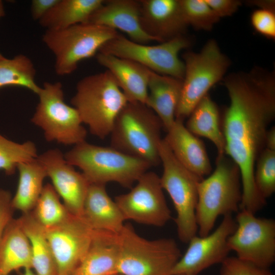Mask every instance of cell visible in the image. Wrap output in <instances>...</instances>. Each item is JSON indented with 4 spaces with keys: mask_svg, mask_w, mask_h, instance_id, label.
I'll list each match as a JSON object with an SVG mask.
<instances>
[{
    "mask_svg": "<svg viewBox=\"0 0 275 275\" xmlns=\"http://www.w3.org/2000/svg\"><path fill=\"white\" fill-rule=\"evenodd\" d=\"M223 80L230 100L221 120L225 153L240 171V210L256 214L266 204L256 190L254 170L275 118V72L256 66L230 73Z\"/></svg>",
    "mask_w": 275,
    "mask_h": 275,
    "instance_id": "1",
    "label": "cell"
},
{
    "mask_svg": "<svg viewBox=\"0 0 275 275\" xmlns=\"http://www.w3.org/2000/svg\"><path fill=\"white\" fill-rule=\"evenodd\" d=\"M196 215L200 236L209 234L220 216L240 210L242 185L239 169L226 154L217 155L215 168L198 187Z\"/></svg>",
    "mask_w": 275,
    "mask_h": 275,
    "instance_id": "2",
    "label": "cell"
},
{
    "mask_svg": "<svg viewBox=\"0 0 275 275\" xmlns=\"http://www.w3.org/2000/svg\"><path fill=\"white\" fill-rule=\"evenodd\" d=\"M128 102L115 79L107 70L85 76L77 84L71 103L91 133L104 139Z\"/></svg>",
    "mask_w": 275,
    "mask_h": 275,
    "instance_id": "3",
    "label": "cell"
},
{
    "mask_svg": "<svg viewBox=\"0 0 275 275\" xmlns=\"http://www.w3.org/2000/svg\"><path fill=\"white\" fill-rule=\"evenodd\" d=\"M64 156L69 164L81 170L90 184L116 182L131 188L151 167L147 162L111 146L94 145L86 141L74 146Z\"/></svg>",
    "mask_w": 275,
    "mask_h": 275,
    "instance_id": "4",
    "label": "cell"
},
{
    "mask_svg": "<svg viewBox=\"0 0 275 275\" xmlns=\"http://www.w3.org/2000/svg\"><path fill=\"white\" fill-rule=\"evenodd\" d=\"M162 124L145 103L128 102L117 116L111 132V147L151 167L160 163L159 147Z\"/></svg>",
    "mask_w": 275,
    "mask_h": 275,
    "instance_id": "5",
    "label": "cell"
},
{
    "mask_svg": "<svg viewBox=\"0 0 275 275\" xmlns=\"http://www.w3.org/2000/svg\"><path fill=\"white\" fill-rule=\"evenodd\" d=\"M119 275H171L181 253L172 238L149 240L125 224L118 233Z\"/></svg>",
    "mask_w": 275,
    "mask_h": 275,
    "instance_id": "6",
    "label": "cell"
},
{
    "mask_svg": "<svg viewBox=\"0 0 275 275\" xmlns=\"http://www.w3.org/2000/svg\"><path fill=\"white\" fill-rule=\"evenodd\" d=\"M182 61L184 74L175 117L183 121L209 90L223 79L231 62L213 39L199 52H185Z\"/></svg>",
    "mask_w": 275,
    "mask_h": 275,
    "instance_id": "7",
    "label": "cell"
},
{
    "mask_svg": "<svg viewBox=\"0 0 275 275\" xmlns=\"http://www.w3.org/2000/svg\"><path fill=\"white\" fill-rule=\"evenodd\" d=\"M119 34L110 28L83 23L47 30L42 40L55 57L56 73L64 76L73 73L80 61L96 54L103 45Z\"/></svg>",
    "mask_w": 275,
    "mask_h": 275,
    "instance_id": "8",
    "label": "cell"
},
{
    "mask_svg": "<svg viewBox=\"0 0 275 275\" xmlns=\"http://www.w3.org/2000/svg\"><path fill=\"white\" fill-rule=\"evenodd\" d=\"M159 153L163 168L160 183L170 196L176 212L175 222L178 237L182 242L188 243L198 232L196 215L198 187L203 178L183 167L163 139Z\"/></svg>",
    "mask_w": 275,
    "mask_h": 275,
    "instance_id": "9",
    "label": "cell"
},
{
    "mask_svg": "<svg viewBox=\"0 0 275 275\" xmlns=\"http://www.w3.org/2000/svg\"><path fill=\"white\" fill-rule=\"evenodd\" d=\"M37 95L31 121L43 130L46 141L73 146L86 141L87 131L77 110L65 102L61 82H44Z\"/></svg>",
    "mask_w": 275,
    "mask_h": 275,
    "instance_id": "10",
    "label": "cell"
},
{
    "mask_svg": "<svg viewBox=\"0 0 275 275\" xmlns=\"http://www.w3.org/2000/svg\"><path fill=\"white\" fill-rule=\"evenodd\" d=\"M191 44V40L185 35L149 45L134 42L119 34L103 45L98 52L131 60L157 73L182 80L184 64L179 54Z\"/></svg>",
    "mask_w": 275,
    "mask_h": 275,
    "instance_id": "11",
    "label": "cell"
},
{
    "mask_svg": "<svg viewBox=\"0 0 275 275\" xmlns=\"http://www.w3.org/2000/svg\"><path fill=\"white\" fill-rule=\"evenodd\" d=\"M235 219L236 228L228 240L230 250L242 260L269 268L275 261L274 219L240 210Z\"/></svg>",
    "mask_w": 275,
    "mask_h": 275,
    "instance_id": "12",
    "label": "cell"
},
{
    "mask_svg": "<svg viewBox=\"0 0 275 275\" xmlns=\"http://www.w3.org/2000/svg\"><path fill=\"white\" fill-rule=\"evenodd\" d=\"M127 193L117 196L115 201L125 220L156 227L164 226L171 218L160 177L147 171Z\"/></svg>",
    "mask_w": 275,
    "mask_h": 275,
    "instance_id": "13",
    "label": "cell"
},
{
    "mask_svg": "<svg viewBox=\"0 0 275 275\" xmlns=\"http://www.w3.org/2000/svg\"><path fill=\"white\" fill-rule=\"evenodd\" d=\"M237 223L232 215L223 216L216 229L206 236L193 237L188 248L171 271V275H198L216 264L222 263L230 252L228 240Z\"/></svg>",
    "mask_w": 275,
    "mask_h": 275,
    "instance_id": "14",
    "label": "cell"
},
{
    "mask_svg": "<svg viewBox=\"0 0 275 275\" xmlns=\"http://www.w3.org/2000/svg\"><path fill=\"white\" fill-rule=\"evenodd\" d=\"M45 231L57 264L58 275H72L87 253L95 230L81 217L72 215L63 223L45 229Z\"/></svg>",
    "mask_w": 275,
    "mask_h": 275,
    "instance_id": "15",
    "label": "cell"
},
{
    "mask_svg": "<svg viewBox=\"0 0 275 275\" xmlns=\"http://www.w3.org/2000/svg\"><path fill=\"white\" fill-rule=\"evenodd\" d=\"M37 159L44 167L52 186L69 212L81 217L90 184L85 176L66 161L64 154L59 149H49L38 155Z\"/></svg>",
    "mask_w": 275,
    "mask_h": 275,
    "instance_id": "16",
    "label": "cell"
},
{
    "mask_svg": "<svg viewBox=\"0 0 275 275\" xmlns=\"http://www.w3.org/2000/svg\"><path fill=\"white\" fill-rule=\"evenodd\" d=\"M140 22L144 31L158 43L185 35L189 26L180 0H141Z\"/></svg>",
    "mask_w": 275,
    "mask_h": 275,
    "instance_id": "17",
    "label": "cell"
},
{
    "mask_svg": "<svg viewBox=\"0 0 275 275\" xmlns=\"http://www.w3.org/2000/svg\"><path fill=\"white\" fill-rule=\"evenodd\" d=\"M86 23L120 30L126 34L129 39L138 43L148 44L156 41L142 28L140 1H104Z\"/></svg>",
    "mask_w": 275,
    "mask_h": 275,
    "instance_id": "18",
    "label": "cell"
},
{
    "mask_svg": "<svg viewBox=\"0 0 275 275\" xmlns=\"http://www.w3.org/2000/svg\"><path fill=\"white\" fill-rule=\"evenodd\" d=\"M167 132L163 139L183 167L201 178L212 172L204 144L187 129L183 121L176 119Z\"/></svg>",
    "mask_w": 275,
    "mask_h": 275,
    "instance_id": "19",
    "label": "cell"
},
{
    "mask_svg": "<svg viewBox=\"0 0 275 275\" xmlns=\"http://www.w3.org/2000/svg\"><path fill=\"white\" fill-rule=\"evenodd\" d=\"M97 62L115 79L128 102L146 103L150 70L131 60L97 52Z\"/></svg>",
    "mask_w": 275,
    "mask_h": 275,
    "instance_id": "20",
    "label": "cell"
},
{
    "mask_svg": "<svg viewBox=\"0 0 275 275\" xmlns=\"http://www.w3.org/2000/svg\"><path fill=\"white\" fill-rule=\"evenodd\" d=\"M81 218L93 230L119 233L125 221L119 207L108 195L105 185L90 184Z\"/></svg>",
    "mask_w": 275,
    "mask_h": 275,
    "instance_id": "21",
    "label": "cell"
},
{
    "mask_svg": "<svg viewBox=\"0 0 275 275\" xmlns=\"http://www.w3.org/2000/svg\"><path fill=\"white\" fill-rule=\"evenodd\" d=\"M119 245L118 234L95 230L91 244L72 275H115Z\"/></svg>",
    "mask_w": 275,
    "mask_h": 275,
    "instance_id": "22",
    "label": "cell"
},
{
    "mask_svg": "<svg viewBox=\"0 0 275 275\" xmlns=\"http://www.w3.org/2000/svg\"><path fill=\"white\" fill-rule=\"evenodd\" d=\"M182 85V79L150 71L145 104L158 116L166 131L176 120Z\"/></svg>",
    "mask_w": 275,
    "mask_h": 275,
    "instance_id": "23",
    "label": "cell"
},
{
    "mask_svg": "<svg viewBox=\"0 0 275 275\" xmlns=\"http://www.w3.org/2000/svg\"><path fill=\"white\" fill-rule=\"evenodd\" d=\"M26 268H32L30 243L18 218H12L0 240V273Z\"/></svg>",
    "mask_w": 275,
    "mask_h": 275,
    "instance_id": "24",
    "label": "cell"
},
{
    "mask_svg": "<svg viewBox=\"0 0 275 275\" xmlns=\"http://www.w3.org/2000/svg\"><path fill=\"white\" fill-rule=\"evenodd\" d=\"M187 119L185 125L191 133L210 141L216 148L217 155L225 154L218 108L208 94L199 102Z\"/></svg>",
    "mask_w": 275,
    "mask_h": 275,
    "instance_id": "25",
    "label": "cell"
},
{
    "mask_svg": "<svg viewBox=\"0 0 275 275\" xmlns=\"http://www.w3.org/2000/svg\"><path fill=\"white\" fill-rule=\"evenodd\" d=\"M19 178L16 193L12 198L14 210L22 213L32 211L42 191L43 182L47 175L37 157L23 162L17 168Z\"/></svg>",
    "mask_w": 275,
    "mask_h": 275,
    "instance_id": "26",
    "label": "cell"
},
{
    "mask_svg": "<svg viewBox=\"0 0 275 275\" xmlns=\"http://www.w3.org/2000/svg\"><path fill=\"white\" fill-rule=\"evenodd\" d=\"M29 240L32 269L37 275H58L57 264L45 228L34 217L32 211L18 218Z\"/></svg>",
    "mask_w": 275,
    "mask_h": 275,
    "instance_id": "27",
    "label": "cell"
},
{
    "mask_svg": "<svg viewBox=\"0 0 275 275\" xmlns=\"http://www.w3.org/2000/svg\"><path fill=\"white\" fill-rule=\"evenodd\" d=\"M104 2L103 0H59L38 21L46 30L86 23Z\"/></svg>",
    "mask_w": 275,
    "mask_h": 275,
    "instance_id": "28",
    "label": "cell"
},
{
    "mask_svg": "<svg viewBox=\"0 0 275 275\" xmlns=\"http://www.w3.org/2000/svg\"><path fill=\"white\" fill-rule=\"evenodd\" d=\"M36 71L32 60L24 54L0 60V90L7 86L20 87L38 94L41 87L35 81Z\"/></svg>",
    "mask_w": 275,
    "mask_h": 275,
    "instance_id": "29",
    "label": "cell"
},
{
    "mask_svg": "<svg viewBox=\"0 0 275 275\" xmlns=\"http://www.w3.org/2000/svg\"><path fill=\"white\" fill-rule=\"evenodd\" d=\"M32 212L36 221L45 229L59 225L72 215L49 183L44 185Z\"/></svg>",
    "mask_w": 275,
    "mask_h": 275,
    "instance_id": "30",
    "label": "cell"
},
{
    "mask_svg": "<svg viewBox=\"0 0 275 275\" xmlns=\"http://www.w3.org/2000/svg\"><path fill=\"white\" fill-rule=\"evenodd\" d=\"M38 155L34 142L18 143L0 133V170L7 175H13L19 164L35 159Z\"/></svg>",
    "mask_w": 275,
    "mask_h": 275,
    "instance_id": "31",
    "label": "cell"
},
{
    "mask_svg": "<svg viewBox=\"0 0 275 275\" xmlns=\"http://www.w3.org/2000/svg\"><path fill=\"white\" fill-rule=\"evenodd\" d=\"M254 182L259 196L264 200L275 191V150L265 148L258 156L254 170Z\"/></svg>",
    "mask_w": 275,
    "mask_h": 275,
    "instance_id": "32",
    "label": "cell"
},
{
    "mask_svg": "<svg viewBox=\"0 0 275 275\" xmlns=\"http://www.w3.org/2000/svg\"><path fill=\"white\" fill-rule=\"evenodd\" d=\"M180 3L188 26L195 30L211 31L220 19L205 0H180Z\"/></svg>",
    "mask_w": 275,
    "mask_h": 275,
    "instance_id": "33",
    "label": "cell"
},
{
    "mask_svg": "<svg viewBox=\"0 0 275 275\" xmlns=\"http://www.w3.org/2000/svg\"><path fill=\"white\" fill-rule=\"evenodd\" d=\"M219 275H273V274L268 268L256 265L242 260L236 256H228L221 263Z\"/></svg>",
    "mask_w": 275,
    "mask_h": 275,
    "instance_id": "34",
    "label": "cell"
},
{
    "mask_svg": "<svg viewBox=\"0 0 275 275\" xmlns=\"http://www.w3.org/2000/svg\"><path fill=\"white\" fill-rule=\"evenodd\" d=\"M251 22L254 29L267 39H275V11L258 8L253 12Z\"/></svg>",
    "mask_w": 275,
    "mask_h": 275,
    "instance_id": "35",
    "label": "cell"
},
{
    "mask_svg": "<svg viewBox=\"0 0 275 275\" xmlns=\"http://www.w3.org/2000/svg\"><path fill=\"white\" fill-rule=\"evenodd\" d=\"M12 198L9 191L0 188V240L7 225L13 218Z\"/></svg>",
    "mask_w": 275,
    "mask_h": 275,
    "instance_id": "36",
    "label": "cell"
},
{
    "mask_svg": "<svg viewBox=\"0 0 275 275\" xmlns=\"http://www.w3.org/2000/svg\"><path fill=\"white\" fill-rule=\"evenodd\" d=\"M219 18L232 16L240 7L242 2L237 0H205Z\"/></svg>",
    "mask_w": 275,
    "mask_h": 275,
    "instance_id": "37",
    "label": "cell"
},
{
    "mask_svg": "<svg viewBox=\"0 0 275 275\" xmlns=\"http://www.w3.org/2000/svg\"><path fill=\"white\" fill-rule=\"evenodd\" d=\"M59 0H33L31 6V13L33 19L39 21Z\"/></svg>",
    "mask_w": 275,
    "mask_h": 275,
    "instance_id": "38",
    "label": "cell"
},
{
    "mask_svg": "<svg viewBox=\"0 0 275 275\" xmlns=\"http://www.w3.org/2000/svg\"><path fill=\"white\" fill-rule=\"evenodd\" d=\"M265 148L275 150V128L272 126L268 130L265 139Z\"/></svg>",
    "mask_w": 275,
    "mask_h": 275,
    "instance_id": "39",
    "label": "cell"
},
{
    "mask_svg": "<svg viewBox=\"0 0 275 275\" xmlns=\"http://www.w3.org/2000/svg\"><path fill=\"white\" fill-rule=\"evenodd\" d=\"M248 4L254 5L259 8H266L275 10V3L274 1H249Z\"/></svg>",
    "mask_w": 275,
    "mask_h": 275,
    "instance_id": "40",
    "label": "cell"
},
{
    "mask_svg": "<svg viewBox=\"0 0 275 275\" xmlns=\"http://www.w3.org/2000/svg\"><path fill=\"white\" fill-rule=\"evenodd\" d=\"M5 15V12L4 10L3 3L2 1H0V18ZM5 57L0 52V60H2Z\"/></svg>",
    "mask_w": 275,
    "mask_h": 275,
    "instance_id": "41",
    "label": "cell"
},
{
    "mask_svg": "<svg viewBox=\"0 0 275 275\" xmlns=\"http://www.w3.org/2000/svg\"><path fill=\"white\" fill-rule=\"evenodd\" d=\"M32 269L31 268L24 269L23 272L21 275H37Z\"/></svg>",
    "mask_w": 275,
    "mask_h": 275,
    "instance_id": "42",
    "label": "cell"
},
{
    "mask_svg": "<svg viewBox=\"0 0 275 275\" xmlns=\"http://www.w3.org/2000/svg\"><path fill=\"white\" fill-rule=\"evenodd\" d=\"M0 275H5V274H1V273H0Z\"/></svg>",
    "mask_w": 275,
    "mask_h": 275,
    "instance_id": "43",
    "label": "cell"
},
{
    "mask_svg": "<svg viewBox=\"0 0 275 275\" xmlns=\"http://www.w3.org/2000/svg\"><path fill=\"white\" fill-rule=\"evenodd\" d=\"M178 275H184V274H178Z\"/></svg>",
    "mask_w": 275,
    "mask_h": 275,
    "instance_id": "44",
    "label": "cell"
},
{
    "mask_svg": "<svg viewBox=\"0 0 275 275\" xmlns=\"http://www.w3.org/2000/svg\"><path fill=\"white\" fill-rule=\"evenodd\" d=\"M115 275H119V274H115Z\"/></svg>",
    "mask_w": 275,
    "mask_h": 275,
    "instance_id": "45",
    "label": "cell"
}]
</instances>
